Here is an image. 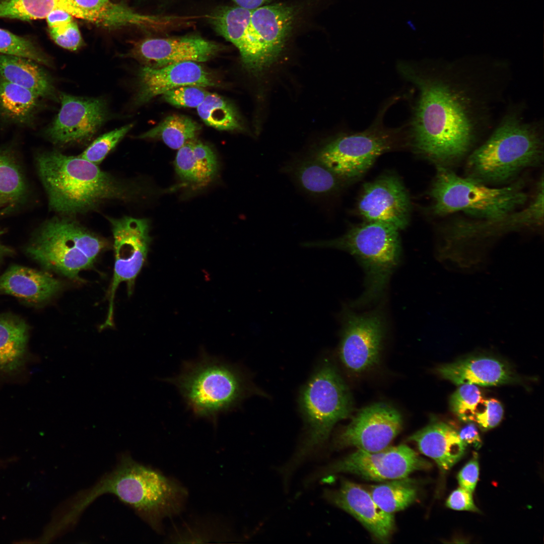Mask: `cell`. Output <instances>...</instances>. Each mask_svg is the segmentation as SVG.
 <instances>
[{
	"mask_svg": "<svg viewBox=\"0 0 544 544\" xmlns=\"http://www.w3.org/2000/svg\"><path fill=\"white\" fill-rule=\"evenodd\" d=\"M458 434L460 439L466 446L472 445L476 449L481 447L482 440L474 424L470 423L467 425L462 428Z\"/></svg>",
	"mask_w": 544,
	"mask_h": 544,
	"instance_id": "ee69618b",
	"label": "cell"
},
{
	"mask_svg": "<svg viewBox=\"0 0 544 544\" xmlns=\"http://www.w3.org/2000/svg\"><path fill=\"white\" fill-rule=\"evenodd\" d=\"M46 19L49 28L55 29L65 28L74 22L71 14L61 10L52 11Z\"/></svg>",
	"mask_w": 544,
	"mask_h": 544,
	"instance_id": "7bdbcfd3",
	"label": "cell"
},
{
	"mask_svg": "<svg viewBox=\"0 0 544 544\" xmlns=\"http://www.w3.org/2000/svg\"><path fill=\"white\" fill-rule=\"evenodd\" d=\"M484 399L474 384H464L452 394L450 404L452 411L462 421L472 422Z\"/></svg>",
	"mask_w": 544,
	"mask_h": 544,
	"instance_id": "e575fe53",
	"label": "cell"
},
{
	"mask_svg": "<svg viewBox=\"0 0 544 544\" xmlns=\"http://www.w3.org/2000/svg\"><path fill=\"white\" fill-rule=\"evenodd\" d=\"M402 427V417L396 409L383 402L375 403L358 412L336 435L331 447H355L368 452L378 451L388 446Z\"/></svg>",
	"mask_w": 544,
	"mask_h": 544,
	"instance_id": "5bb4252c",
	"label": "cell"
},
{
	"mask_svg": "<svg viewBox=\"0 0 544 544\" xmlns=\"http://www.w3.org/2000/svg\"><path fill=\"white\" fill-rule=\"evenodd\" d=\"M368 491L377 505L390 514L406 508L418 496L416 485L407 478L371 486Z\"/></svg>",
	"mask_w": 544,
	"mask_h": 544,
	"instance_id": "4dcf8cb0",
	"label": "cell"
},
{
	"mask_svg": "<svg viewBox=\"0 0 544 544\" xmlns=\"http://www.w3.org/2000/svg\"><path fill=\"white\" fill-rule=\"evenodd\" d=\"M430 467L428 461L404 444L388 446L376 452L358 449L341 459L316 469L304 480L303 485L309 487L336 473H350L375 481H392L406 478L414 471Z\"/></svg>",
	"mask_w": 544,
	"mask_h": 544,
	"instance_id": "8fae6325",
	"label": "cell"
},
{
	"mask_svg": "<svg viewBox=\"0 0 544 544\" xmlns=\"http://www.w3.org/2000/svg\"><path fill=\"white\" fill-rule=\"evenodd\" d=\"M543 221V184L539 183L533 199L523 210L497 219L451 223L446 230V247L540 226Z\"/></svg>",
	"mask_w": 544,
	"mask_h": 544,
	"instance_id": "e0dca14e",
	"label": "cell"
},
{
	"mask_svg": "<svg viewBox=\"0 0 544 544\" xmlns=\"http://www.w3.org/2000/svg\"><path fill=\"white\" fill-rule=\"evenodd\" d=\"M398 231L385 223L366 221L339 237L306 242L302 245L346 251L357 259L365 273V290L350 306L360 307L378 300L386 290L400 260Z\"/></svg>",
	"mask_w": 544,
	"mask_h": 544,
	"instance_id": "8992f818",
	"label": "cell"
},
{
	"mask_svg": "<svg viewBox=\"0 0 544 544\" xmlns=\"http://www.w3.org/2000/svg\"><path fill=\"white\" fill-rule=\"evenodd\" d=\"M481 407L474 415L472 422H475L483 430L497 426L503 416L501 403L494 398L484 399Z\"/></svg>",
	"mask_w": 544,
	"mask_h": 544,
	"instance_id": "f35d334b",
	"label": "cell"
},
{
	"mask_svg": "<svg viewBox=\"0 0 544 544\" xmlns=\"http://www.w3.org/2000/svg\"><path fill=\"white\" fill-rule=\"evenodd\" d=\"M209 93L203 87L184 86L168 91L162 96L166 102L173 106L197 108Z\"/></svg>",
	"mask_w": 544,
	"mask_h": 544,
	"instance_id": "74e56055",
	"label": "cell"
},
{
	"mask_svg": "<svg viewBox=\"0 0 544 544\" xmlns=\"http://www.w3.org/2000/svg\"><path fill=\"white\" fill-rule=\"evenodd\" d=\"M439 374L454 384L495 386L511 382L514 379L510 368L493 357H471L439 366Z\"/></svg>",
	"mask_w": 544,
	"mask_h": 544,
	"instance_id": "44dd1931",
	"label": "cell"
},
{
	"mask_svg": "<svg viewBox=\"0 0 544 544\" xmlns=\"http://www.w3.org/2000/svg\"><path fill=\"white\" fill-rule=\"evenodd\" d=\"M174 165L181 179L198 185L212 180L218 166L216 156L211 148L195 140L187 142L178 149Z\"/></svg>",
	"mask_w": 544,
	"mask_h": 544,
	"instance_id": "cb8c5ba5",
	"label": "cell"
},
{
	"mask_svg": "<svg viewBox=\"0 0 544 544\" xmlns=\"http://www.w3.org/2000/svg\"><path fill=\"white\" fill-rule=\"evenodd\" d=\"M322 496L355 517L379 540L386 542L394 530L393 514L382 510L369 491L358 484L343 480L338 489H324Z\"/></svg>",
	"mask_w": 544,
	"mask_h": 544,
	"instance_id": "d6986e66",
	"label": "cell"
},
{
	"mask_svg": "<svg viewBox=\"0 0 544 544\" xmlns=\"http://www.w3.org/2000/svg\"><path fill=\"white\" fill-rule=\"evenodd\" d=\"M299 404L304 421L302 436L290 458L277 468L284 487L302 464L322 453L333 427L350 415L353 405L349 388L328 361L303 387Z\"/></svg>",
	"mask_w": 544,
	"mask_h": 544,
	"instance_id": "3957f363",
	"label": "cell"
},
{
	"mask_svg": "<svg viewBox=\"0 0 544 544\" xmlns=\"http://www.w3.org/2000/svg\"><path fill=\"white\" fill-rule=\"evenodd\" d=\"M91 17L92 22L105 27L127 25L156 28L159 17L137 13L111 0H74Z\"/></svg>",
	"mask_w": 544,
	"mask_h": 544,
	"instance_id": "4316f807",
	"label": "cell"
},
{
	"mask_svg": "<svg viewBox=\"0 0 544 544\" xmlns=\"http://www.w3.org/2000/svg\"><path fill=\"white\" fill-rule=\"evenodd\" d=\"M165 381L176 387L193 415L214 425L220 415L237 406L248 390L237 367L205 352L184 362L177 375Z\"/></svg>",
	"mask_w": 544,
	"mask_h": 544,
	"instance_id": "5b68a950",
	"label": "cell"
},
{
	"mask_svg": "<svg viewBox=\"0 0 544 544\" xmlns=\"http://www.w3.org/2000/svg\"><path fill=\"white\" fill-rule=\"evenodd\" d=\"M39 97L33 92L0 76V112L5 118L21 124L29 123Z\"/></svg>",
	"mask_w": 544,
	"mask_h": 544,
	"instance_id": "f1b7e54d",
	"label": "cell"
},
{
	"mask_svg": "<svg viewBox=\"0 0 544 544\" xmlns=\"http://www.w3.org/2000/svg\"><path fill=\"white\" fill-rule=\"evenodd\" d=\"M56 10L73 17L79 12L74 0H0V18L29 21L46 18Z\"/></svg>",
	"mask_w": 544,
	"mask_h": 544,
	"instance_id": "f546056e",
	"label": "cell"
},
{
	"mask_svg": "<svg viewBox=\"0 0 544 544\" xmlns=\"http://www.w3.org/2000/svg\"><path fill=\"white\" fill-rule=\"evenodd\" d=\"M421 452L433 459L443 472L448 471L463 456L466 445L458 432L443 422H434L412 434Z\"/></svg>",
	"mask_w": 544,
	"mask_h": 544,
	"instance_id": "7402d4cb",
	"label": "cell"
},
{
	"mask_svg": "<svg viewBox=\"0 0 544 544\" xmlns=\"http://www.w3.org/2000/svg\"><path fill=\"white\" fill-rule=\"evenodd\" d=\"M24 189V180L17 166L8 155L0 153V198L17 199Z\"/></svg>",
	"mask_w": 544,
	"mask_h": 544,
	"instance_id": "d590c367",
	"label": "cell"
},
{
	"mask_svg": "<svg viewBox=\"0 0 544 544\" xmlns=\"http://www.w3.org/2000/svg\"><path fill=\"white\" fill-rule=\"evenodd\" d=\"M28 340V328L19 320L0 317V371L12 372L22 364Z\"/></svg>",
	"mask_w": 544,
	"mask_h": 544,
	"instance_id": "83f0119b",
	"label": "cell"
},
{
	"mask_svg": "<svg viewBox=\"0 0 544 544\" xmlns=\"http://www.w3.org/2000/svg\"><path fill=\"white\" fill-rule=\"evenodd\" d=\"M132 126V124H127L100 136L79 156L98 165L130 130Z\"/></svg>",
	"mask_w": 544,
	"mask_h": 544,
	"instance_id": "8d00e7d4",
	"label": "cell"
},
{
	"mask_svg": "<svg viewBox=\"0 0 544 544\" xmlns=\"http://www.w3.org/2000/svg\"><path fill=\"white\" fill-rule=\"evenodd\" d=\"M479 475V464L478 455L475 453L457 475L460 487L472 493L476 487Z\"/></svg>",
	"mask_w": 544,
	"mask_h": 544,
	"instance_id": "60d3db41",
	"label": "cell"
},
{
	"mask_svg": "<svg viewBox=\"0 0 544 544\" xmlns=\"http://www.w3.org/2000/svg\"><path fill=\"white\" fill-rule=\"evenodd\" d=\"M108 219L113 236L114 267L108 312L102 328L113 326V302L119 284L126 282L131 294L135 279L147 258L151 241L147 220L126 216Z\"/></svg>",
	"mask_w": 544,
	"mask_h": 544,
	"instance_id": "4fadbf2b",
	"label": "cell"
},
{
	"mask_svg": "<svg viewBox=\"0 0 544 544\" xmlns=\"http://www.w3.org/2000/svg\"><path fill=\"white\" fill-rule=\"evenodd\" d=\"M400 129L375 123L365 130L338 137L321 148L314 157L343 181L365 173L382 154L392 149Z\"/></svg>",
	"mask_w": 544,
	"mask_h": 544,
	"instance_id": "30bf717a",
	"label": "cell"
},
{
	"mask_svg": "<svg viewBox=\"0 0 544 544\" xmlns=\"http://www.w3.org/2000/svg\"><path fill=\"white\" fill-rule=\"evenodd\" d=\"M237 6L248 9H255L269 4L272 0H232Z\"/></svg>",
	"mask_w": 544,
	"mask_h": 544,
	"instance_id": "f6af8a7d",
	"label": "cell"
},
{
	"mask_svg": "<svg viewBox=\"0 0 544 544\" xmlns=\"http://www.w3.org/2000/svg\"><path fill=\"white\" fill-rule=\"evenodd\" d=\"M223 48L221 45L198 36L150 38L135 42L125 55L143 66L155 68L186 61L205 62Z\"/></svg>",
	"mask_w": 544,
	"mask_h": 544,
	"instance_id": "2e32d148",
	"label": "cell"
},
{
	"mask_svg": "<svg viewBox=\"0 0 544 544\" xmlns=\"http://www.w3.org/2000/svg\"><path fill=\"white\" fill-rule=\"evenodd\" d=\"M61 283L50 274L14 265L0 277V292L32 302L52 297L61 288Z\"/></svg>",
	"mask_w": 544,
	"mask_h": 544,
	"instance_id": "603a6c76",
	"label": "cell"
},
{
	"mask_svg": "<svg viewBox=\"0 0 544 544\" xmlns=\"http://www.w3.org/2000/svg\"><path fill=\"white\" fill-rule=\"evenodd\" d=\"M52 39L61 47L76 51L83 45L80 32L77 24L74 21L69 27L60 34L49 32Z\"/></svg>",
	"mask_w": 544,
	"mask_h": 544,
	"instance_id": "ab89813d",
	"label": "cell"
},
{
	"mask_svg": "<svg viewBox=\"0 0 544 544\" xmlns=\"http://www.w3.org/2000/svg\"><path fill=\"white\" fill-rule=\"evenodd\" d=\"M0 54L27 58L47 66L51 65L49 58L32 40L1 28Z\"/></svg>",
	"mask_w": 544,
	"mask_h": 544,
	"instance_id": "836d02e7",
	"label": "cell"
},
{
	"mask_svg": "<svg viewBox=\"0 0 544 544\" xmlns=\"http://www.w3.org/2000/svg\"><path fill=\"white\" fill-rule=\"evenodd\" d=\"M358 210L366 221L385 223L399 230L407 225L411 202L401 181L385 175L364 185Z\"/></svg>",
	"mask_w": 544,
	"mask_h": 544,
	"instance_id": "ac0fdd59",
	"label": "cell"
},
{
	"mask_svg": "<svg viewBox=\"0 0 544 544\" xmlns=\"http://www.w3.org/2000/svg\"><path fill=\"white\" fill-rule=\"evenodd\" d=\"M37 161L50 207L65 216L88 212L110 200L129 201L138 193L136 186L79 156L52 151L40 154Z\"/></svg>",
	"mask_w": 544,
	"mask_h": 544,
	"instance_id": "7a4b0ae2",
	"label": "cell"
},
{
	"mask_svg": "<svg viewBox=\"0 0 544 544\" xmlns=\"http://www.w3.org/2000/svg\"><path fill=\"white\" fill-rule=\"evenodd\" d=\"M446 505L448 508L455 510H465L479 512L474 505L472 493L461 488L454 490L447 499Z\"/></svg>",
	"mask_w": 544,
	"mask_h": 544,
	"instance_id": "b9f144b4",
	"label": "cell"
},
{
	"mask_svg": "<svg viewBox=\"0 0 544 544\" xmlns=\"http://www.w3.org/2000/svg\"><path fill=\"white\" fill-rule=\"evenodd\" d=\"M285 170L302 189L314 196L331 194L344 181L314 156L292 161Z\"/></svg>",
	"mask_w": 544,
	"mask_h": 544,
	"instance_id": "484cf974",
	"label": "cell"
},
{
	"mask_svg": "<svg viewBox=\"0 0 544 544\" xmlns=\"http://www.w3.org/2000/svg\"><path fill=\"white\" fill-rule=\"evenodd\" d=\"M199 129V125L191 118L173 114L138 138L161 140L170 148L178 150L187 142L195 140Z\"/></svg>",
	"mask_w": 544,
	"mask_h": 544,
	"instance_id": "1f68e13d",
	"label": "cell"
},
{
	"mask_svg": "<svg viewBox=\"0 0 544 544\" xmlns=\"http://www.w3.org/2000/svg\"><path fill=\"white\" fill-rule=\"evenodd\" d=\"M196 108L199 117L210 126L224 130L241 128L238 117L233 106L216 94L209 93Z\"/></svg>",
	"mask_w": 544,
	"mask_h": 544,
	"instance_id": "d6a6232c",
	"label": "cell"
},
{
	"mask_svg": "<svg viewBox=\"0 0 544 544\" xmlns=\"http://www.w3.org/2000/svg\"><path fill=\"white\" fill-rule=\"evenodd\" d=\"M339 347L340 359L350 371L363 373L376 365L379 359L386 328L385 314L381 307L363 313L355 312L349 306L343 307Z\"/></svg>",
	"mask_w": 544,
	"mask_h": 544,
	"instance_id": "7c38bea8",
	"label": "cell"
},
{
	"mask_svg": "<svg viewBox=\"0 0 544 544\" xmlns=\"http://www.w3.org/2000/svg\"><path fill=\"white\" fill-rule=\"evenodd\" d=\"M402 75L419 96L411 124L416 150L438 166L449 168L469 150L475 133L473 100L454 83L402 64Z\"/></svg>",
	"mask_w": 544,
	"mask_h": 544,
	"instance_id": "6da1fadb",
	"label": "cell"
},
{
	"mask_svg": "<svg viewBox=\"0 0 544 544\" xmlns=\"http://www.w3.org/2000/svg\"><path fill=\"white\" fill-rule=\"evenodd\" d=\"M295 16V9L282 3L245 8L243 31L235 46L247 69L259 71L276 59L292 31Z\"/></svg>",
	"mask_w": 544,
	"mask_h": 544,
	"instance_id": "9c48e42d",
	"label": "cell"
},
{
	"mask_svg": "<svg viewBox=\"0 0 544 544\" xmlns=\"http://www.w3.org/2000/svg\"><path fill=\"white\" fill-rule=\"evenodd\" d=\"M106 241L69 218H56L41 228L29 254L46 267L72 279L93 266Z\"/></svg>",
	"mask_w": 544,
	"mask_h": 544,
	"instance_id": "ba28073f",
	"label": "cell"
},
{
	"mask_svg": "<svg viewBox=\"0 0 544 544\" xmlns=\"http://www.w3.org/2000/svg\"><path fill=\"white\" fill-rule=\"evenodd\" d=\"M522 181L496 188L468 177H462L449 167L437 166L430 194L432 211L439 216L457 212L479 219H492L511 213L524 204L527 196Z\"/></svg>",
	"mask_w": 544,
	"mask_h": 544,
	"instance_id": "52a82bcc",
	"label": "cell"
},
{
	"mask_svg": "<svg viewBox=\"0 0 544 544\" xmlns=\"http://www.w3.org/2000/svg\"><path fill=\"white\" fill-rule=\"evenodd\" d=\"M543 141L536 125L506 117L491 137L469 155L466 177L485 184H504L542 161Z\"/></svg>",
	"mask_w": 544,
	"mask_h": 544,
	"instance_id": "277c9868",
	"label": "cell"
},
{
	"mask_svg": "<svg viewBox=\"0 0 544 544\" xmlns=\"http://www.w3.org/2000/svg\"><path fill=\"white\" fill-rule=\"evenodd\" d=\"M61 107L46 134L52 142L66 145L90 139L108 117L106 101L62 93Z\"/></svg>",
	"mask_w": 544,
	"mask_h": 544,
	"instance_id": "9a60e30c",
	"label": "cell"
},
{
	"mask_svg": "<svg viewBox=\"0 0 544 544\" xmlns=\"http://www.w3.org/2000/svg\"><path fill=\"white\" fill-rule=\"evenodd\" d=\"M137 104L147 103L170 90L184 86H214L211 74L197 62L186 61L160 67L143 66L138 74Z\"/></svg>",
	"mask_w": 544,
	"mask_h": 544,
	"instance_id": "ffe728a7",
	"label": "cell"
},
{
	"mask_svg": "<svg viewBox=\"0 0 544 544\" xmlns=\"http://www.w3.org/2000/svg\"><path fill=\"white\" fill-rule=\"evenodd\" d=\"M37 63L23 57L0 54V76L33 92L39 97L53 98L52 81Z\"/></svg>",
	"mask_w": 544,
	"mask_h": 544,
	"instance_id": "d4e9b609",
	"label": "cell"
}]
</instances>
